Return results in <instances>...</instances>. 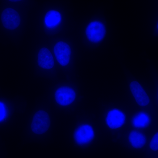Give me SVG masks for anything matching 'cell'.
Returning a JSON list of instances; mask_svg holds the SVG:
<instances>
[{
  "label": "cell",
  "instance_id": "obj_17",
  "mask_svg": "<svg viewBox=\"0 0 158 158\" xmlns=\"http://www.w3.org/2000/svg\"></svg>",
  "mask_w": 158,
  "mask_h": 158
},
{
  "label": "cell",
  "instance_id": "obj_9",
  "mask_svg": "<svg viewBox=\"0 0 158 158\" xmlns=\"http://www.w3.org/2000/svg\"><path fill=\"white\" fill-rule=\"evenodd\" d=\"M128 140L131 146L136 149H141L144 147L147 142V138L141 130L131 131L128 136Z\"/></svg>",
  "mask_w": 158,
  "mask_h": 158
},
{
  "label": "cell",
  "instance_id": "obj_15",
  "mask_svg": "<svg viewBox=\"0 0 158 158\" xmlns=\"http://www.w3.org/2000/svg\"><path fill=\"white\" fill-rule=\"evenodd\" d=\"M9 1H10L11 2H20V1H22V0H9Z\"/></svg>",
  "mask_w": 158,
  "mask_h": 158
},
{
  "label": "cell",
  "instance_id": "obj_13",
  "mask_svg": "<svg viewBox=\"0 0 158 158\" xmlns=\"http://www.w3.org/2000/svg\"><path fill=\"white\" fill-rule=\"evenodd\" d=\"M150 149L153 151H158V131L156 133L152 136L149 142Z\"/></svg>",
  "mask_w": 158,
  "mask_h": 158
},
{
  "label": "cell",
  "instance_id": "obj_8",
  "mask_svg": "<svg viewBox=\"0 0 158 158\" xmlns=\"http://www.w3.org/2000/svg\"><path fill=\"white\" fill-rule=\"evenodd\" d=\"M54 53L58 62L62 66L68 65L70 61L71 49L66 43L60 41L54 47Z\"/></svg>",
  "mask_w": 158,
  "mask_h": 158
},
{
  "label": "cell",
  "instance_id": "obj_5",
  "mask_svg": "<svg viewBox=\"0 0 158 158\" xmlns=\"http://www.w3.org/2000/svg\"><path fill=\"white\" fill-rule=\"evenodd\" d=\"M130 89L136 103L139 106L145 107L149 105L150 102L149 97L139 82L136 81L131 82Z\"/></svg>",
  "mask_w": 158,
  "mask_h": 158
},
{
  "label": "cell",
  "instance_id": "obj_11",
  "mask_svg": "<svg viewBox=\"0 0 158 158\" xmlns=\"http://www.w3.org/2000/svg\"><path fill=\"white\" fill-rule=\"evenodd\" d=\"M38 65L44 69H51L54 65L52 56L48 49L44 48L40 50L38 55Z\"/></svg>",
  "mask_w": 158,
  "mask_h": 158
},
{
  "label": "cell",
  "instance_id": "obj_1",
  "mask_svg": "<svg viewBox=\"0 0 158 158\" xmlns=\"http://www.w3.org/2000/svg\"><path fill=\"white\" fill-rule=\"evenodd\" d=\"M95 137V131L93 127L87 123L79 126L73 135L76 143L80 146H85L90 144Z\"/></svg>",
  "mask_w": 158,
  "mask_h": 158
},
{
  "label": "cell",
  "instance_id": "obj_3",
  "mask_svg": "<svg viewBox=\"0 0 158 158\" xmlns=\"http://www.w3.org/2000/svg\"><path fill=\"white\" fill-rule=\"evenodd\" d=\"M126 120L125 113L117 108H113L109 110L105 118L106 124L112 130L118 129L123 127Z\"/></svg>",
  "mask_w": 158,
  "mask_h": 158
},
{
  "label": "cell",
  "instance_id": "obj_2",
  "mask_svg": "<svg viewBox=\"0 0 158 158\" xmlns=\"http://www.w3.org/2000/svg\"><path fill=\"white\" fill-rule=\"evenodd\" d=\"M106 27L102 23L94 21L88 25L86 29V34L88 40L93 43H98L106 36Z\"/></svg>",
  "mask_w": 158,
  "mask_h": 158
},
{
  "label": "cell",
  "instance_id": "obj_7",
  "mask_svg": "<svg viewBox=\"0 0 158 158\" xmlns=\"http://www.w3.org/2000/svg\"><path fill=\"white\" fill-rule=\"evenodd\" d=\"M76 97L75 91L68 87L59 88L55 93L56 101L62 106H68L73 102Z\"/></svg>",
  "mask_w": 158,
  "mask_h": 158
},
{
  "label": "cell",
  "instance_id": "obj_10",
  "mask_svg": "<svg viewBox=\"0 0 158 158\" xmlns=\"http://www.w3.org/2000/svg\"><path fill=\"white\" fill-rule=\"evenodd\" d=\"M151 123V118L148 113L144 111H141L133 116L131 123L133 127L136 129H144L149 127Z\"/></svg>",
  "mask_w": 158,
  "mask_h": 158
},
{
  "label": "cell",
  "instance_id": "obj_14",
  "mask_svg": "<svg viewBox=\"0 0 158 158\" xmlns=\"http://www.w3.org/2000/svg\"><path fill=\"white\" fill-rule=\"evenodd\" d=\"M7 110L5 105L0 102V122L3 121L7 116Z\"/></svg>",
  "mask_w": 158,
  "mask_h": 158
},
{
  "label": "cell",
  "instance_id": "obj_4",
  "mask_svg": "<svg viewBox=\"0 0 158 158\" xmlns=\"http://www.w3.org/2000/svg\"><path fill=\"white\" fill-rule=\"evenodd\" d=\"M50 125L49 116L44 111H38L34 115L31 124V129L35 134L41 135L48 130Z\"/></svg>",
  "mask_w": 158,
  "mask_h": 158
},
{
  "label": "cell",
  "instance_id": "obj_12",
  "mask_svg": "<svg viewBox=\"0 0 158 158\" xmlns=\"http://www.w3.org/2000/svg\"><path fill=\"white\" fill-rule=\"evenodd\" d=\"M62 17L59 11L51 10L46 13L44 18L46 26L49 28H53L59 25Z\"/></svg>",
  "mask_w": 158,
  "mask_h": 158
},
{
  "label": "cell",
  "instance_id": "obj_16",
  "mask_svg": "<svg viewBox=\"0 0 158 158\" xmlns=\"http://www.w3.org/2000/svg\"><path fill=\"white\" fill-rule=\"evenodd\" d=\"M157 29L158 30V23H157Z\"/></svg>",
  "mask_w": 158,
  "mask_h": 158
},
{
  "label": "cell",
  "instance_id": "obj_6",
  "mask_svg": "<svg viewBox=\"0 0 158 158\" xmlns=\"http://www.w3.org/2000/svg\"><path fill=\"white\" fill-rule=\"evenodd\" d=\"M1 19L4 27L8 30H13L17 28L20 23L19 14L11 8H7L3 11Z\"/></svg>",
  "mask_w": 158,
  "mask_h": 158
}]
</instances>
